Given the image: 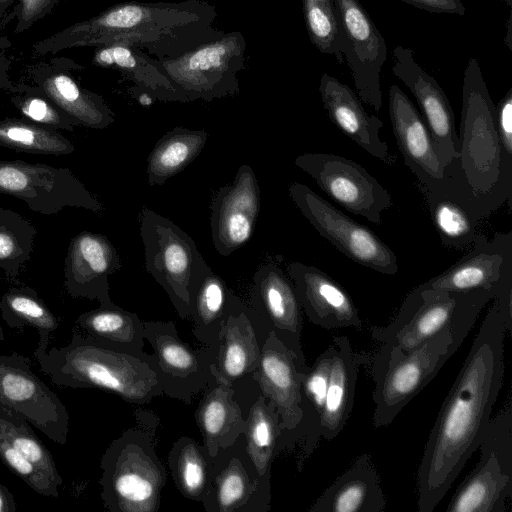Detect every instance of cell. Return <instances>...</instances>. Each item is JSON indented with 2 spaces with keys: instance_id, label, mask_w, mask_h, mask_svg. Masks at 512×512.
Listing matches in <instances>:
<instances>
[{
  "instance_id": "7a4b0ae2",
  "label": "cell",
  "mask_w": 512,
  "mask_h": 512,
  "mask_svg": "<svg viewBox=\"0 0 512 512\" xmlns=\"http://www.w3.org/2000/svg\"><path fill=\"white\" fill-rule=\"evenodd\" d=\"M215 6L205 0L115 4L32 46L35 55L112 43L135 46L155 59L177 57L223 31L214 27Z\"/></svg>"
},
{
  "instance_id": "b9f144b4",
  "label": "cell",
  "mask_w": 512,
  "mask_h": 512,
  "mask_svg": "<svg viewBox=\"0 0 512 512\" xmlns=\"http://www.w3.org/2000/svg\"><path fill=\"white\" fill-rule=\"evenodd\" d=\"M37 229L15 211L0 208V269L6 278L17 281L31 259Z\"/></svg>"
},
{
  "instance_id": "8d00e7d4",
  "label": "cell",
  "mask_w": 512,
  "mask_h": 512,
  "mask_svg": "<svg viewBox=\"0 0 512 512\" xmlns=\"http://www.w3.org/2000/svg\"><path fill=\"white\" fill-rule=\"evenodd\" d=\"M332 344L309 366L301 384V408L303 419L300 429L301 452L298 468L314 452L321 438V418L326 402Z\"/></svg>"
},
{
  "instance_id": "7dc6e473",
  "label": "cell",
  "mask_w": 512,
  "mask_h": 512,
  "mask_svg": "<svg viewBox=\"0 0 512 512\" xmlns=\"http://www.w3.org/2000/svg\"><path fill=\"white\" fill-rule=\"evenodd\" d=\"M16 8L11 14L15 18V33H23L36 22L49 15L60 0H15Z\"/></svg>"
},
{
  "instance_id": "836d02e7",
  "label": "cell",
  "mask_w": 512,
  "mask_h": 512,
  "mask_svg": "<svg viewBox=\"0 0 512 512\" xmlns=\"http://www.w3.org/2000/svg\"><path fill=\"white\" fill-rule=\"evenodd\" d=\"M242 435L258 474L270 479L272 463L287 442L276 408L261 393L249 408Z\"/></svg>"
},
{
  "instance_id": "9f6ffc18",
  "label": "cell",
  "mask_w": 512,
  "mask_h": 512,
  "mask_svg": "<svg viewBox=\"0 0 512 512\" xmlns=\"http://www.w3.org/2000/svg\"><path fill=\"white\" fill-rule=\"evenodd\" d=\"M3 340H5V335H4L2 327L0 326V341H3Z\"/></svg>"
},
{
  "instance_id": "603a6c76",
  "label": "cell",
  "mask_w": 512,
  "mask_h": 512,
  "mask_svg": "<svg viewBox=\"0 0 512 512\" xmlns=\"http://www.w3.org/2000/svg\"><path fill=\"white\" fill-rule=\"evenodd\" d=\"M249 306L288 349L306 362L301 345L302 308L291 279L275 262H266L255 272Z\"/></svg>"
},
{
  "instance_id": "f907efd6",
  "label": "cell",
  "mask_w": 512,
  "mask_h": 512,
  "mask_svg": "<svg viewBox=\"0 0 512 512\" xmlns=\"http://www.w3.org/2000/svg\"><path fill=\"white\" fill-rule=\"evenodd\" d=\"M11 42L6 36H0V93L9 91L14 83L10 78L11 60L8 50Z\"/></svg>"
},
{
  "instance_id": "52a82bcc",
  "label": "cell",
  "mask_w": 512,
  "mask_h": 512,
  "mask_svg": "<svg viewBox=\"0 0 512 512\" xmlns=\"http://www.w3.org/2000/svg\"><path fill=\"white\" fill-rule=\"evenodd\" d=\"M460 344L444 330L413 351H377L371 355L375 428L392 423L399 412L437 375Z\"/></svg>"
},
{
  "instance_id": "5bb4252c",
  "label": "cell",
  "mask_w": 512,
  "mask_h": 512,
  "mask_svg": "<svg viewBox=\"0 0 512 512\" xmlns=\"http://www.w3.org/2000/svg\"><path fill=\"white\" fill-rule=\"evenodd\" d=\"M144 339L154 350L156 373L164 395L186 404L213 379L216 353L194 349L179 337L173 321H143Z\"/></svg>"
},
{
  "instance_id": "d6986e66",
  "label": "cell",
  "mask_w": 512,
  "mask_h": 512,
  "mask_svg": "<svg viewBox=\"0 0 512 512\" xmlns=\"http://www.w3.org/2000/svg\"><path fill=\"white\" fill-rule=\"evenodd\" d=\"M308 367L272 331L269 332L252 380L258 384L261 394L276 408L287 446L292 441L300 440L303 419L301 384Z\"/></svg>"
},
{
  "instance_id": "7402d4cb",
  "label": "cell",
  "mask_w": 512,
  "mask_h": 512,
  "mask_svg": "<svg viewBox=\"0 0 512 512\" xmlns=\"http://www.w3.org/2000/svg\"><path fill=\"white\" fill-rule=\"evenodd\" d=\"M83 68L72 59L53 57L28 68L33 83L77 126L104 129L115 121V114L99 94L83 88L74 70Z\"/></svg>"
},
{
  "instance_id": "6da1fadb",
  "label": "cell",
  "mask_w": 512,
  "mask_h": 512,
  "mask_svg": "<svg viewBox=\"0 0 512 512\" xmlns=\"http://www.w3.org/2000/svg\"><path fill=\"white\" fill-rule=\"evenodd\" d=\"M504 318L496 300L442 403L417 472V511L432 512L478 449L504 376Z\"/></svg>"
},
{
  "instance_id": "681fc988",
  "label": "cell",
  "mask_w": 512,
  "mask_h": 512,
  "mask_svg": "<svg viewBox=\"0 0 512 512\" xmlns=\"http://www.w3.org/2000/svg\"><path fill=\"white\" fill-rule=\"evenodd\" d=\"M431 13L456 14L463 16L465 6L461 0H400Z\"/></svg>"
},
{
  "instance_id": "e575fe53",
  "label": "cell",
  "mask_w": 512,
  "mask_h": 512,
  "mask_svg": "<svg viewBox=\"0 0 512 512\" xmlns=\"http://www.w3.org/2000/svg\"><path fill=\"white\" fill-rule=\"evenodd\" d=\"M76 323L86 334L117 350L135 355L145 353L143 320L114 303L80 314Z\"/></svg>"
},
{
  "instance_id": "8fae6325",
  "label": "cell",
  "mask_w": 512,
  "mask_h": 512,
  "mask_svg": "<svg viewBox=\"0 0 512 512\" xmlns=\"http://www.w3.org/2000/svg\"><path fill=\"white\" fill-rule=\"evenodd\" d=\"M288 191L314 229L350 260L381 274L398 272L395 253L369 227L348 217L307 185L293 182Z\"/></svg>"
},
{
  "instance_id": "11a10c76",
  "label": "cell",
  "mask_w": 512,
  "mask_h": 512,
  "mask_svg": "<svg viewBox=\"0 0 512 512\" xmlns=\"http://www.w3.org/2000/svg\"><path fill=\"white\" fill-rule=\"evenodd\" d=\"M15 0H0V22L6 16L10 7L14 4Z\"/></svg>"
},
{
  "instance_id": "74e56055",
  "label": "cell",
  "mask_w": 512,
  "mask_h": 512,
  "mask_svg": "<svg viewBox=\"0 0 512 512\" xmlns=\"http://www.w3.org/2000/svg\"><path fill=\"white\" fill-rule=\"evenodd\" d=\"M167 464L182 496L202 503L213 474V458L207 448L193 438L181 436L172 444Z\"/></svg>"
},
{
  "instance_id": "ab89813d",
  "label": "cell",
  "mask_w": 512,
  "mask_h": 512,
  "mask_svg": "<svg viewBox=\"0 0 512 512\" xmlns=\"http://www.w3.org/2000/svg\"><path fill=\"white\" fill-rule=\"evenodd\" d=\"M0 146L16 152L54 156H64L75 151L72 142L61 133L24 117L0 120Z\"/></svg>"
},
{
  "instance_id": "f35d334b",
  "label": "cell",
  "mask_w": 512,
  "mask_h": 512,
  "mask_svg": "<svg viewBox=\"0 0 512 512\" xmlns=\"http://www.w3.org/2000/svg\"><path fill=\"white\" fill-rule=\"evenodd\" d=\"M0 312L10 328L35 329L39 335L38 347H48L51 334L59 327V319L29 286L12 287L6 291L0 297Z\"/></svg>"
},
{
  "instance_id": "c3c4849f",
  "label": "cell",
  "mask_w": 512,
  "mask_h": 512,
  "mask_svg": "<svg viewBox=\"0 0 512 512\" xmlns=\"http://www.w3.org/2000/svg\"><path fill=\"white\" fill-rule=\"evenodd\" d=\"M496 112V126L501 145L512 157V88L499 101Z\"/></svg>"
},
{
  "instance_id": "6f0895ef",
  "label": "cell",
  "mask_w": 512,
  "mask_h": 512,
  "mask_svg": "<svg viewBox=\"0 0 512 512\" xmlns=\"http://www.w3.org/2000/svg\"><path fill=\"white\" fill-rule=\"evenodd\" d=\"M502 1H504L510 9L512 8V0H502Z\"/></svg>"
},
{
  "instance_id": "5b68a950",
  "label": "cell",
  "mask_w": 512,
  "mask_h": 512,
  "mask_svg": "<svg viewBox=\"0 0 512 512\" xmlns=\"http://www.w3.org/2000/svg\"><path fill=\"white\" fill-rule=\"evenodd\" d=\"M136 424L125 429L105 450L100 497L110 512H158L167 481L156 453L158 417L136 410Z\"/></svg>"
},
{
  "instance_id": "44dd1931",
  "label": "cell",
  "mask_w": 512,
  "mask_h": 512,
  "mask_svg": "<svg viewBox=\"0 0 512 512\" xmlns=\"http://www.w3.org/2000/svg\"><path fill=\"white\" fill-rule=\"evenodd\" d=\"M392 73L415 97L445 168L458 155L455 117L447 95L435 78L416 62L410 48L401 45L394 48Z\"/></svg>"
},
{
  "instance_id": "d590c367",
  "label": "cell",
  "mask_w": 512,
  "mask_h": 512,
  "mask_svg": "<svg viewBox=\"0 0 512 512\" xmlns=\"http://www.w3.org/2000/svg\"><path fill=\"white\" fill-rule=\"evenodd\" d=\"M207 139L205 130H190L180 126L165 133L147 157L148 184L163 185L183 171L199 156Z\"/></svg>"
},
{
  "instance_id": "e0dca14e",
  "label": "cell",
  "mask_w": 512,
  "mask_h": 512,
  "mask_svg": "<svg viewBox=\"0 0 512 512\" xmlns=\"http://www.w3.org/2000/svg\"><path fill=\"white\" fill-rule=\"evenodd\" d=\"M213 458L209 491L202 501L206 512H268L270 479L261 477L250 459L241 434Z\"/></svg>"
},
{
  "instance_id": "7bdbcfd3",
  "label": "cell",
  "mask_w": 512,
  "mask_h": 512,
  "mask_svg": "<svg viewBox=\"0 0 512 512\" xmlns=\"http://www.w3.org/2000/svg\"><path fill=\"white\" fill-rule=\"evenodd\" d=\"M0 433L51 481L58 486L63 484L51 452L36 435L28 420L3 404H0Z\"/></svg>"
},
{
  "instance_id": "f6af8a7d",
  "label": "cell",
  "mask_w": 512,
  "mask_h": 512,
  "mask_svg": "<svg viewBox=\"0 0 512 512\" xmlns=\"http://www.w3.org/2000/svg\"><path fill=\"white\" fill-rule=\"evenodd\" d=\"M8 92L11 103L24 118L54 131L75 130L76 125L69 116L37 86L17 83Z\"/></svg>"
},
{
  "instance_id": "f1b7e54d",
  "label": "cell",
  "mask_w": 512,
  "mask_h": 512,
  "mask_svg": "<svg viewBox=\"0 0 512 512\" xmlns=\"http://www.w3.org/2000/svg\"><path fill=\"white\" fill-rule=\"evenodd\" d=\"M371 355L353 350L348 337H333L326 402L321 418V437L332 440L344 428L354 404L355 387L361 365L370 364Z\"/></svg>"
},
{
  "instance_id": "7c38bea8",
  "label": "cell",
  "mask_w": 512,
  "mask_h": 512,
  "mask_svg": "<svg viewBox=\"0 0 512 512\" xmlns=\"http://www.w3.org/2000/svg\"><path fill=\"white\" fill-rule=\"evenodd\" d=\"M0 194L24 201L34 212L52 215L65 207L101 213V202L68 168L21 160L0 161Z\"/></svg>"
},
{
  "instance_id": "ba28073f",
  "label": "cell",
  "mask_w": 512,
  "mask_h": 512,
  "mask_svg": "<svg viewBox=\"0 0 512 512\" xmlns=\"http://www.w3.org/2000/svg\"><path fill=\"white\" fill-rule=\"evenodd\" d=\"M139 223L146 271L167 293L178 316L186 320L191 287L210 267L196 242L172 220L143 208Z\"/></svg>"
},
{
  "instance_id": "9c48e42d",
  "label": "cell",
  "mask_w": 512,
  "mask_h": 512,
  "mask_svg": "<svg viewBox=\"0 0 512 512\" xmlns=\"http://www.w3.org/2000/svg\"><path fill=\"white\" fill-rule=\"evenodd\" d=\"M246 40L239 31L222 32L177 57L155 59L188 102L235 96L245 65Z\"/></svg>"
},
{
  "instance_id": "bcb514c9",
  "label": "cell",
  "mask_w": 512,
  "mask_h": 512,
  "mask_svg": "<svg viewBox=\"0 0 512 512\" xmlns=\"http://www.w3.org/2000/svg\"><path fill=\"white\" fill-rule=\"evenodd\" d=\"M0 459L32 490L46 497H59V486L14 448L0 433Z\"/></svg>"
},
{
  "instance_id": "8992f818",
  "label": "cell",
  "mask_w": 512,
  "mask_h": 512,
  "mask_svg": "<svg viewBox=\"0 0 512 512\" xmlns=\"http://www.w3.org/2000/svg\"><path fill=\"white\" fill-rule=\"evenodd\" d=\"M496 297L493 290L465 292L415 287L403 300L396 316L386 326H371V337L380 343L377 351L409 353L444 330L460 345L484 306Z\"/></svg>"
},
{
  "instance_id": "db71d44e",
  "label": "cell",
  "mask_w": 512,
  "mask_h": 512,
  "mask_svg": "<svg viewBox=\"0 0 512 512\" xmlns=\"http://www.w3.org/2000/svg\"><path fill=\"white\" fill-rule=\"evenodd\" d=\"M512 16L511 13L507 19L506 23V36L504 37V42L506 43L509 50L512 49Z\"/></svg>"
},
{
  "instance_id": "3957f363",
  "label": "cell",
  "mask_w": 512,
  "mask_h": 512,
  "mask_svg": "<svg viewBox=\"0 0 512 512\" xmlns=\"http://www.w3.org/2000/svg\"><path fill=\"white\" fill-rule=\"evenodd\" d=\"M476 222L489 217L512 196V157L503 149L495 105L480 65L470 58L464 71L458 155L444 168L438 188Z\"/></svg>"
},
{
  "instance_id": "4fadbf2b",
  "label": "cell",
  "mask_w": 512,
  "mask_h": 512,
  "mask_svg": "<svg viewBox=\"0 0 512 512\" xmlns=\"http://www.w3.org/2000/svg\"><path fill=\"white\" fill-rule=\"evenodd\" d=\"M295 165L335 202L372 223H381L382 212L393 206L387 189L353 160L330 153H304Z\"/></svg>"
},
{
  "instance_id": "816d5d0a",
  "label": "cell",
  "mask_w": 512,
  "mask_h": 512,
  "mask_svg": "<svg viewBox=\"0 0 512 512\" xmlns=\"http://www.w3.org/2000/svg\"><path fill=\"white\" fill-rule=\"evenodd\" d=\"M16 502L13 494L0 483V512H15Z\"/></svg>"
},
{
  "instance_id": "277c9868",
  "label": "cell",
  "mask_w": 512,
  "mask_h": 512,
  "mask_svg": "<svg viewBox=\"0 0 512 512\" xmlns=\"http://www.w3.org/2000/svg\"><path fill=\"white\" fill-rule=\"evenodd\" d=\"M34 357L51 382L73 389H100L144 405L164 392L154 354L117 350L88 334L74 333L63 347H36Z\"/></svg>"
},
{
  "instance_id": "1f68e13d",
  "label": "cell",
  "mask_w": 512,
  "mask_h": 512,
  "mask_svg": "<svg viewBox=\"0 0 512 512\" xmlns=\"http://www.w3.org/2000/svg\"><path fill=\"white\" fill-rule=\"evenodd\" d=\"M242 300L210 267L191 287L189 317L192 334L217 354L220 331Z\"/></svg>"
},
{
  "instance_id": "d6a6232c",
  "label": "cell",
  "mask_w": 512,
  "mask_h": 512,
  "mask_svg": "<svg viewBox=\"0 0 512 512\" xmlns=\"http://www.w3.org/2000/svg\"><path fill=\"white\" fill-rule=\"evenodd\" d=\"M95 66L119 71L134 86L150 92L158 101L188 102L151 57L141 49L112 43L95 47L92 57Z\"/></svg>"
},
{
  "instance_id": "f546056e",
  "label": "cell",
  "mask_w": 512,
  "mask_h": 512,
  "mask_svg": "<svg viewBox=\"0 0 512 512\" xmlns=\"http://www.w3.org/2000/svg\"><path fill=\"white\" fill-rule=\"evenodd\" d=\"M386 498L369 454L358 456L311 505L309 512H383Z\"/></svg>"
},
{
  "instance_id": "30bf717a",
  "label": "cell",
  "mask_w": 512,
  "mask_h": 512,
  "mask_svg": "<svg viewBox=\"0 0 512 512\" xmlns=\"http://www.w3.org/2000/svg\"><path fill=\"white\" fill-rule=\"evenodd\" d=\"M480 460L454 492L446 512H505L512 496V404L490 419Z\"/></svg>"
},
{
  "instance_id": "4316f807",
  "label": "cell",
  "mask_w": 512,
  "mask_h": 512,
  "mask_svg": "<svg viewBox=\"0 0 512 512\" xmlns=\"http://www.w3.org/2000/svg\"><path fill=\"white\" fill-rule=\"evenodd\" d=\"M302 311L309 321L327 330L362 328V320L348 292L321 269L301 262L287 266Z\"/></svg>"
},
{
  "instance_id": "d4e9b609",
  "label": "cell",
  "mask_w": 512,
  "mask_h": 512,
  "mask_svg": "<svg viewBox=\"0 0 512 512\" xmlns=\"http://www.w3.org/2000/svg\"><path fill=\"white\" fill-rule=\"evenodd\" d=\"M270 331L265 320L242 301L220 331L215 377L233 389L247 378L252 380Z\"/></svg>"
},
{
  "instance_id": "ac0fdd59",
  "label": "cell",
  "mask_w": 512,
  "mask_h": 512,
  "mask_svg": "<svg viewBox=\"0 0 512 512\" xmlns=\"http://www.w3.org/2000/svg\"><path fill=\"white\" fill-rule=\"evenodd\" d=\"M417 287L457 292L486 289L495 291L496 297L512 291V232L496 233L491 239L477 234L466 255Z\"/></svg>"
},
{
  "instance_id": "484cf974",
  "label": "cell",
  "mask_w": 512,
  "mask_h": 512,
  "mask_svg": "<svg viewBox=\"0 0 512 512\" xmlns=\"http://www.w3.org/2000/svg\"><path fill=\"white\" fill-rule=\"evenodd\" d=\"M388 98L393 134L406 166L422 191L438 188L444 166L423 117L399 86H390Z\"/></svg>"
},
{
  "instance_id": "f5cc1de1",
  "label": "cell",
  "mask_w": 512,
  "mask_h": 512,
  "mask_svg": "<svg viewBox=\"0 0 512 512\" xmlns=\"http://www.w3.org/2000/svg\"><path fill=\"white\" fill-rule=\"evenodd\" d=\"M131 91L138 104L143 107L151 106L156 100V98L150 92L135 86L131 89Z\"/></svg>"
},
{
  "instance_id": "9a60e30c",
  "label": "cell",
  "mask_w": 512,
  "mask_h": 512,
  "mask_svg": "<svg viewBox=\"0 0 512 512\" xmlns=\"http://www.w3.org/2000/svg\"><path fill=\"white\" fill-rule=\"evenodd\" d=\"M0 404L22 414L54 443H67L69 414L66 406L34 373L31 360L17 352L0 355Z\"/></svg>"
},
{
  "instance_id": "ee69618b",
  "label": "cell",
  "mask_w": 512,
  "mask_h": 512,
  "mask_svg": "<svg viewBox=\"0 0 512 512\" xmlns=\"http://www.w3.org/2000/svg\"><path fill=\"white\" fill-rule=\"evenodd\" d=\"M302 9L311 43L320 52L335 56L342 64L341 30L334 0H302Z\"/></svg>"
},
{
  "instance_id": "60d3db41",
  "label": "cell",
  "mask_w": 512,
  "mask_h": 512,
  "mask_svg": "<svg viewBox=\"0 0 512 512\" xmlns=\"http://www.w3.org/2000/svg\"><path fill=\"white\" fill-rule=\"evenodd\" d=\"M423 194L442 244L457 250L471 247L477 235L478 223L439 189L426 190Z\"/></svg>"
},
{
  "instance_id": "2e32d148",
  "label": "cell",
  "mask_w": 512,
  "mask_h": 512,
  "mask_svg": "<svg viewBox=\"0 0 512 512\" xmlns=\"http://www.w3.org/2000/svg\"><path fill=\"white\" fill-rule=\"evenodd\" d=\"M341 30L340 52L360 100L376 112L382 108L380 72L387 58L384 37L358 0H334Z\"/></svg>"
},
{
  "instance_id": "83f0119b",
  "label": "cell",
  "mask_w": 512,
  "mask_h": 512,
  "mask_svg": "<svg viewBox=\"0 0 512 512\" xmlns=\"http://www.w3.org/2000/svg\"><path fill=\"white\" fill-rule=\"evenodd\" d=\"M319 92L330 120L347 137L371 156L393 166L396 158L389 153L387 143L379 133L383 122L369 114L356 93L337 78L323 73Z\"/></svg>"
},
{
  "instance_id": "ffe728a7",
  "label": "cell",
  "mask_w": 512,
  "mask_h": 512,
  "mask_svg": "<svg viewBox=\"0 0 512 512\" xmlns=\"http://www.w3.org/2000/svg\"><path fill=\"white\" fill-rule=\"evenodd\" d=\"M210 208L214 248L230 256L251 239L260 213V186L253 169L242 164L233 181L215 192Z\"/></svg>"
},
{
  "instance_id": "4dcf8cb0",
  "label": "cell",
  "mask_w": 512,
  "mask_h": 512,
  "mask_svg": "<svg viewBox=\"0 0 512 512\" xmlns=\"http://www.w3.org/2000/svg\"><path fill=\"white\" fill-rule=\"evenodd\" d=\"M245 418L235 399V390L214 375L202 391L195 411L203 445L212 457L235 443L243 433Z\"/></svg>"
},
{
  "instance_id": "cb8c5ba5",
  "label": "cell",
  "mask_w": 512,
  "mask_h": 512,
  "mask_svg": "<svg viewBox=\"0 0 512 512\" xmlns=\"http://www.w3.org/2000/svg\"><path fill=\"white\" fill-rule=\"evenodd\" d=\"M121 266L116 248L105 235L82 231L71 239L68 246L64 260V287L73 298L111 305L108 278Z\"/></svg>"
}]
</instances>
